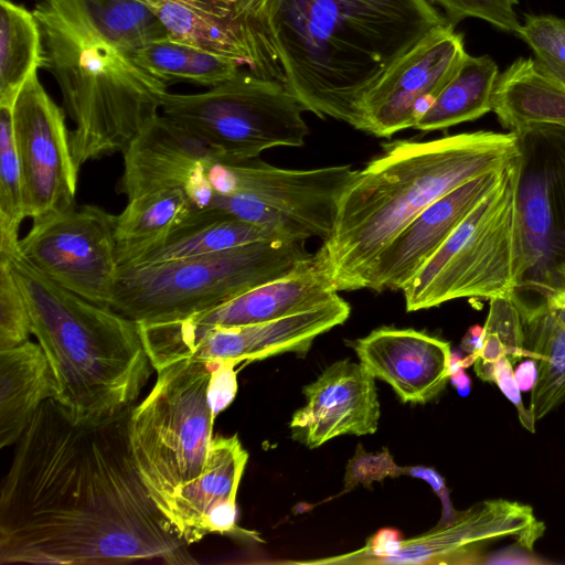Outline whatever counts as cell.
<instances>
[{"mask_svg":"<svg viewBox=\"0 0 565 565\" xmlns=\"http://www.w3.org/2000/svg\"><path fill=\"white\" fill-rule=\"evenodd\" d=\"M132 406L76 423L44 401L0 491V564H195L150 497L128 440Z\"/></svg>","mask_w":565,"mask_h":565,"instance_id":"1","label":"cell"},{"mask_svg":"<svg viewBox=\"0 0 565 565\" xmlns=\"http://www.w3.org/2000/svg\"><path fill=\"white\" fill-rule=\"evenodd\" d=\"M448 24L428 0H266L249 26L250 73L281 83L307 111L364 131L365 95Z\"/></svg>","mask_w":565,"mask_h":565,"instance_id":"2","label":"cell"},{"mask_svg":"<svg viewBox=\"0 0 565 565\" xmlns=\"http://www.w3.org/2000/svg\"><path fill=\"white\" fill-rule=\"evenodd\" d=\"M519 156L516 132L478 130L428 141L395 140L356 170L321 252L337 291L366 289L376 257L426 207Z\"/></svg>","mask_w":565,"mask_h":565,"instance_id":"3","label":"cell"},{"mask_svg":"<svg viewBox=\"0 0 565 565\" xmlns=\"http://www.w3.org/2000/svg\"><path fill=\"white\" fill-rule=\"evenodd\" d=\"M23 291L31 330L49 361L55 401L76 423L132 406L154 370L139 326L42 274L21 253L8 257Z\"/></svg>","mask_w":565,"mask_h":565,"instance_id":"4","label":"cell"},{"mask_svg":"<svg viewBox=\"0 0 565 565\" xmlns=\"http://www.w3.org/2000/svg\"><path fill=\"white\" fill-rule=\"evenodd\" d=\"M43 36L46 70L66 113L73 159L89 161L124 152L161 109L168 84L137 65L77 15L51 0L34 10Z\"/></svg>","mask_w":565,"mask_h":565,"instance_id":"5","label":"cell"},{"mask_svg":"<svg viewBox=\"0 0 565 565\" xmlns=\"http://www.w3.org/2000/svg\"><path fill=\"white\" fill-rule=\"evenodd\" d=\"M309 254L305 241L258 242L119 267L108 307L137 323L180 320L286 274Z\"/></svg>","mask_w":565,"mask_h":565,"instance_id":"6","label":"cell"},{"mask_svg":"<svg viewBox=\"0 0 565 565\" xmlns=\"http://www.w3.org/2000/svg\"><path fill=\"white\" fill-rule=\"evenodd\" d=\"M518 179L519 156L402 289L406 311L461 298L511 297L519 266Z\"/></svg>","mask_w":565,"mask_h":565,"instance_id":"7","label":"cell"},{"mask_svg":"<svg viewBox=\"0 0 565 565\" xmlns=\"http://www.w3.org/2000/svg\"><path fill=\"white\" fill-rule=\"evenodd\" d=\"M516 135L519 266L510 299L525 321L565 307V126Z\"/></svg>","mask_w":565,"mask_h":565,"instance_id":"8","label":"cell"},{"mask_svg":"<svg viewBox=\"0 0 565 565\" xmlns=\"http://www.w3.org/2000/svg\"><path fill=\"white\" fill-rule=\"evenodd\" d=\"M145 399L130 411L128 440L138 472L164 514L172 495L199 477L213 438L206 362L183 359L157 371Z\"/></svg>","mask_w":565,"mask_h":565,"instance_id":"9","label":"cell"},{"mask_svg":"<svg viewBox=\"0 0 565 565\" xmlns=\"http://www.w3.org/2000/svg\"><path fill=\"white\" fill-rule=\"evenodd\" d=\"M161 113L200 139L220 162L242 163L309 135L301 103L279 82L239 70L199 94L166 93Z\"/></svg>","mask_w":565,"mask_h":565,"instance_id":"10","label":"cell"},{"mask_svg":"<svg viewBox=\"0 0 565 565\" xmlns=\"http://www.w3.org/2000/svg\"><path fill=\"white\" fill-rule=\"evenodd\" d=\"M213 160L206 175L213 190L206 209L275 228L292 241L330 235L340 196L355 171L351 164L308 170L264 161Z\"/></svg>","mask_w":565,"mask_h":565,"instance_id":"11","label":"cell"},{"mask_svg":"<svg viewBox=\"0 0 565 565\" xmlns=\"http://www.w3.org/2000/svg\"><path fill=\"white\" fill-rule=\"evenodd\" d=\"M339 295L321 249L299 260L286 274L250 288L215 307L186 318L138 323L156 371L171 364L185 344L220 327L265 322L316 308Z\"/></svg>","mask_w":565,"mask_h":565,"instance_id":"12","label":"cell"},{"mask_svg":"<svg viewBox=\"0 0 565 565\" xmlns=\"http://www.w3.org/2000/svg\"><path fill=\"white\" fill-rule=\"evenodd\" d=\"M116 215L95 205L73 206L33 220L21 255L65 289L108 307L118 273Z\"/></svg>","mask_w":565,"mask_h":565,"instance_id":"13","label":"cell"},{"mask_svg":"<svg viewBox=\"0 0 565 565\" xmlns=\"http://www.w3.org/2000/svg\"><path fill=\"white\" fill-rule=\"evenodd\" d=\"M26 217L40 220L75 206L79 169L73 159L64 110L41 84L38 72L12 108Z\"/></svg>","mask_w":565,"mask_h":565,"instance_id":"14","label":"cell"},{"mask_svg":"<svg viewBox=\"0 0 565 565\" xmlns=\"http://www.w3.org/2000/svg\"><path fill=\"white\" fill-rule=\"evenodd\" d=\"M467 55L463 36L451 24L419 41L365 95L364 132L390 138L414 128Z\"/></svg>","mask_w":565,"mask_h":565,"instance_id":"15","label":"cell"},{"mask_svg":"<svg viewBox=\"0 0 565 565\" xmlns=\"http://www.w3.org/2000/svg\"><path fill=\"white\" fill-rule=\"evenodd\" d=\"M529 504L507 499L478 502L449 523L403 540L399 550L377 564H481L488 543L508 536L533 547L544 532Z\"/></svg>","mask_w":565,"mask_h":565,"instance_id":"16","label":"cell"},{"mask_svg":"<svg viewBox=\"0 0 565 565\" xmlns=\"http://www.w3.org/2000/svg\"><path fill=\"white\" fill-rule=\"evenodd\" d=\"M302 392L306 404L294 413L289 427L291 437L308 448L338 436L377 430L381 409L375 377L362 363L337 361Z\"/></svg>","mask_w":565,"mask_h":565,"instance_id":"17","label":"cell"},{"mask_svg":"<svg viewBox=\"0 0 565 565\" xmlns=\"http://www.w3.org/2000/svg\"><path fill=\"white\" fill-rule=\"evenodd\" d=\"M350 313L349 302L337 295L316 308L291 316L247 326L213 328L181 348L171 364L183 359L241 363L287 352L306 354L316 338L344 323Z\"/></svg>","mask_w":565,"mask_h":565,"instance_id":"18","label":"cell"},{"mask_svg":"<svg viewBox=\"0 0 565 565\" xmlns=\"http://www.w3.org/2000/svg\"><path fill=\"white\" fill-rule=\"evenodd\" d=\"M505 167L462 183L417 215L376 257L366 289L402 290L467 215L501 182Z\"/></svg>","mask_w":565,"mask_h":565,"instance_id":"19","label":"cell"},{"mask_svg":"<svg viewBox=\"0 0 565 565\" xmlns=\"http://www.w3.org/2000/svg\"><path fill=\"white\" fill-rule=\"evenodd\" d=\"M247 460L237 435L213 436L201 475L172 495L164 512L188 545L211 533L241 532L236 524V495Z\"/></svg>","mask_w":565,"mask_h":565,"instance_id":"20","label":"cell"},{"mask_svg":"<svg viewBox=\"0 0 565 565\" xmlns=\"http://www.w3.org/2000/svg\"><path fill=\"white\" fill-rule=\"evenodd\" d=\"M360 363L403 403L425 404L450 380V343L412 328L381 327L351 343Z\"/></svg>","mask_w":565,"mask_h":565,"instance_id":"21","label":"cell"},{"mask_svg":"<svg viewBox=\"0 0 565 565\" xmlns=\"http://www.w3.org/2000/svg\"><path fill=\"white\" fill-rule=\"evenodd\" d=\"M122 153L119 192L128 200L166 189L185 191L216 159L200 139L162 114L151 119Z\"/></svg>","mask_w":565,"mask_h":565,"instance_id":"22","label":"cell"},{"mask_svg":"<svg viewBox=\"0 0 565 565\" xmlns=\"http://www.w3.org/2000/svg\"><path fill=\"white\" fill-rule=\"evenodd\" d=\"M163 24L170 39L235 60L247 71L252 55L225 0H138Z\"/></svg>","mask_w":565,"mask_h":565,"instance_id":"23","label":"cell"},{"mask_svg":"<svg viewBox=\"0 0 565 565\" xmlns=\"http://www.w3.org/2000/svg\"><path fill=\"white\" fill-rule=\"evenodd\" d=\"M492 111L501 126L519 132L534 126H565V85L532 57H519L499 73Z\"/></svg>","mask_w":565,"mask_h":565,"instance_id":"24","label":"cell"},{"mask_svg":"<svg viewBox=\"0 0 565 565\" xmlns=\"http://www.w3.org/2000/svg\"><path fill=\"white\" fill-rule=\"evenodd\" d=\"M49 361L30 340L0 351V447L20 438L41 404L55 398Z\"/></svg>","mask_w":565,"mask_h":565,"instance_id":"25","label":"cell"},{"mask_svg":"<svg viewBox=\"0 0 565 565\" xmlns=\"http://www.w3.org/2000/svg\"><path fill=\"white\" fill-rule=\"evenodd\" d=\"M258 242L296 241L275 228L243 221L215 209H193L166 239L127 266L193 257Z\"/></svg>","mask_w":565,"mask_h":565,"instance_id":"26","label":"cell"},{"mask_svg":"<svg viewBox=\"0 0 565 565\" xmlns=\"http://www.w3.org/2000/svg\"><path fill=\"white\" fill-rule=\"evenodd\" d=\"M193 206L183 189H166L128 200L116 215L115 238L118 266L131 264L160 244L191 213Z\"/></svg>","mask_w":565,"mask_h":565,"instance_id":"27","label":"cell"},{"mask_svg":"<svg viewBox=\"0 0 565 565\" xmlns=\"http://www.w3.org/2000/svg\"><path fill=\"white\" fill-rule=\"evenodd\" d=\"M498 76V65L490 56L468 54L414 129L424 132L444 130L492 111Z\"/></svg>","mask_w":565,"mask_h":565,"instance_id":"28","label":"cell"},{"mask_svg":"<svg viewBox=\"0 0 565 565\" xmlns=\"http://www.w3.org/2000/svg\"><path fill=\"white\" fill-rule=\"evenodd\" d=\"M46 68L40 23L33 11L0 0V107L13 108L28 78Z\"/></svg>","mask_w":565,"mask_h":565,"instance_id":"29","label":"cell"},{"mask_svg":"<svg viewBox=\"0 0 565 565\" xmlns=\"http://www.w3.org/2000/svg\"><path fill=\"white\" fill-rule=\"evenodd\" d=\"M522 322L526 358L537 365L530 403L536 420L565 402V311L547 310Z\"/></svg>","mask_w":565,"mask_h":565,"instance_id":"30","label":"cell"},{"mask_svg":"<svg viewBox=\"0 0 565 565\" xmlns=\"http://www.w3.org/2000/svg\"><path fill=\"white\" fill-rule=\"evenodd\" d=\"M77 15L127 55L169 38L160 20L138 0H51Z\"/></svg>","mask_w":565,"mask_h":565,"instance_id":"31","label":"cell"},{"mask_svg":"<svg viewBox=\"0 0 565 565\" xmlns=\"http://www.w3.org/2000/svg\"><path fill=\"white\" fill-rule=\"evenodd\" d=\"M128 56L168 85L188 82L211 88L242 68L233 58L170 38L149 43Z\"/></svg>","mask_w":565,"mask_h":565,"instance_id":"32","label":"cell"},{"mask_svg":"<svg viewBox=\"0 0 565 565\" xmlns=\"http://www.w3.org/2000/svg\"><path fill=\"white\" fill-rule=\"evenodd\" d=\"M24 217L23 177L13 136L12 109L0 107V257L20 252L19 230Z\"/></svg>","mask_w":565,"mask_h":565,"instance_id":"33","label":"cell"},{"mask_svg":"<svg viewBox=\"0 0 565 565\" xmlns=\"http://www.w3.org/2000/svg\"><path fill=\"white\" fill-rule=\"evenodd\" d=\"M508 356L514 364L526 358L521 316L510 298L490 299V309L482 331V343L473 362L476 374L494 382V364Z\"/></svg>","mask_w":565,"mask_h":565,"instance_id":"34","label":"cell"},{"mask_svg":"<svg viewBox=\"0 0 565 565\" xmlns=\"http://www.w3.org/2000/svg\"><path fill=\"white\" fill-rule=\"evenodd\" d=\"M515 34L532 50L541 68L565 85V20L527 14Z\"/></svg>","mask_w":565,"mask_h":565,"instance_id":"35","label":"cell"},{"mask_svg":"<svg viewBox=\"0 0 565 565\" xmlns=\"http://www.w3.org/2000/svg\"><path fill=\"white\" fill-rule=\"evenodd\" d=\"M31 317L9 259L0 257V351L29 340Z\"/></svg>","mask_w":565,"mask_h":565,"instance_id":"36","label":"cell"},{"mask_svg":"<svg viewBox=\"0 0 565 565\" xmlns=\"http://www.w3.org/2000/svg\"><path fill=\"white\" fill-rule=\"evenodd\" d=\"M437 3L446 12L451 25L466 18L483 20L491 25L508 32H514L521 22L515 11L519 0H428Z\"/></svg>","mask_w":565,"mask_h":565,"instance_id":"37","label":"cell"},{"mask_svg":"<svg viewBox=\"0 0 565 565\" xmlns=\"http://www.w3.org/2000/svg\"><path fill=\"white\" fill-rule=\"evenodd\" d=\"M401 475H405L404 467L395 463L387 449L366 452L359 445L354 456L348 461L343 491H349L358 484L370 487L373 481H382L387 477L396 478Z\"/></svg>","mask_w":565,"mask_h":565,"instance_id":"38","label":"cell"},{"mask_svg":"<svg viewBox=\"0 0 565 565\" xmlns=\"http://www.w3.org/2000/svg\"><path fill=\"white\" fill-rule=\"evenodd\" d=\"M211 376L207 386V402L214 417L225 409L237 392L235 361L215 360L206 362Z\"/></svg>","mask_w":565,"mask_h":565,"instance_id":"39","label":"cell"},{"mask_svg":"<svg viewBox=\"0 0 565 565\" xmlns=\"http://www.w3.org/2000/svg\"><path fill=\"white\" fill-rule=\"evenodd\" d=\"M494 382L505 397L515 406L522 426L530 433H535V418L530 408H526L523 403L521 390L514 377L513 364L508 356H502L494 364Z\"/></svg>","mask_w":565,"mask_h":565,"instance_id":"40","label":"cell"},{"mask_svg":"<svg viewBox=\"0 0 565 565\" xmlns=\"http://www.w3.org/2000/svg\"><path fill=\"white\" fill-rule=\"evenodd\" d=\"M404 472L405 475L423 479L429 483L441 500L444 512L441 522L438 525L447 524L457 516L458 512L452 509L445 480L435 469L424 466H414L404 467Z\"/></svg>","mask_w":565,"mask_h":565,"instance_id":"41","label":"cell"},{"mask_svg":"<svg viewBox=\"0 0 565 565\" xmlns=\"http://www.w3.org/2000/svg\"><path fill=\"white\" fill-rule=\"evenodd\" d=\"M537 564L542 563L536 556L533 555L532 548L516 541V543L507 548L501 550L484 558L482 564Z\"/></svg>","mask_w":565,"mask_h":565,"instance_id":"42","label":"cell"},{"mask_svg":"<svg viewBox=\"0 0 565 565\" xmlns=\"http://www.w3.org/2000/svg\"><path fill=\"white\" fill-rule=\"evenodd\" d=\"M514 377L521 391L532 390L537 377V365L534 359L529 358L518 365Z\"/></svg>","mask_w":565,"mask_h":565,"instance_id":"43","label":"cell"},{"mask_svg":"<svg viewBox=\"0 0 565 565\" xmlns=\"http://www.w3.org/2000/svg\"><path fill=\"white\" fill-rule=\"evenodd\" d=\"M482 331L483 328L476 324L468 329L467 333L462 338L461 348L462 350L472 355L476 360V355L479 352L482 343Z\"/></svg>","mask_w":565,"mask_h":565,"instance_id":"44","label":"cell"},{"mask_svg":"<svg viewBox=\"0 0 565 565\" xmlns=\"http://www.w3.org/2000/svg\"><path fill=\"white\" fill-rule=\"evenodd\" d=\"M450 382L456 387L459 395L467 396L470 393L471 380L466 374L465 369H459L451 373Z\"/></svg>","mask_w":565,"mask_h":565,"instance_id":"45","label":"cell"},{"mask_svg":"<svg viewBox=\"0 0 565 565\" xmlns=\"http://www.w3.org/2000/svg\"><path fill=\"white\" fill-rule=\"evenodd\" d=\"M562 309L565 311V307H564V308H562Z\"/></svg>","mask_w":565,"mask_h":565,"instance_id":"46","label":"cell"}]
</instances>
